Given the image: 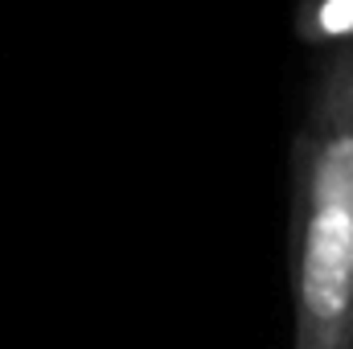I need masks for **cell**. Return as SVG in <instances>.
Returning <instances> with one entry per match:
<instances>
[{
  "mask_svg": "<svg viewBox=\"0 0 353 349\" xmlns=\"http://www.w3.org/2000/svg\"><path fill=\"white\" fill-rule=\"evenodd\" d=\"M296 349H353V41L316 54L292 144Z\"/></svg>",
  "mask_w": 353,
  "mask_h": 349,
  "instance_id": "obj_1",
  "label": "cell"
},
{
  "mask_svg": "<svg viewBox=\"0 0 353 349\" xmlns=\"http://www.w3.org/2000/svg\"><path fill=\"white\" fill-rule=\"evenodd\" d=\"M300 33L316 50L350 46L353 41V0H312L300 12Z\"/></svg>",
  "mask_w": 353,
  "mask_h": 349,
  "instance_id": "obj_2",
  "label": "cell"
}]
</instances>
